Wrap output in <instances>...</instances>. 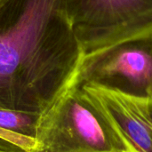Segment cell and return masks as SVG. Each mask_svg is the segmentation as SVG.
I'll list each match as a JSON object with an SVG mask.
<instances>
[{
    "label": "cell",
    "instance_id": "cell-1",
    "mask_svg": "<svg viewBox=\"0 0 152 152\" xmlns=\"http://www.w3.org/2000/svg\"><path fill=\"white\" fill-rule=\"evenodd\" d=\"M66 0H20L0 21V109L43 115L83 60Z\"/></svg>",
    "mask_w": 152,
    "mask_h": 152
},
{
    "label": "cell",
    "instance_id": "cell-2",
    "mask_svg": "<svg viewBox=\"0 0 152 152\" xmlns=\"http://www.w3.org/2000/svg\"><path fill=\"white\" fill-rule=\"evenodd\" d=\"M35 152H129L78 83L42 115Z\"/></svg>",
    "mask_w": 152,
    "mask_h": 152
},
{
    "label": "cell",
    "instance_id": "cell-3",
    "mask_svg": "<svg viewBox=\"0 0 152 152\" xmlns=\"http://www.w3.org/2000/svg\"><path fill=\"white\" fill-rule=\"evenodd\" d=\"M84 56L152 38V0H66Z\"/></svg>",
    "mask_w": 152,
    "mask_h": 152
},
{
    "label": "cell",
    "instance_id": "cell-4",
    "mask_svg": "<svg viewBox=\"0 0 152 152\" xmlns=\"http://www.w3.org/2000/svg\"><path fill=\"white\" fill-rule=\"evenodd\" d=\"M78 84H94L152 98V38L126 42L83 56Z\"/></svg>",
    "mask_w": 152,
    "mask_h": 152
},
{
    "label": "cell",
    "instance_id": "cell-5",
    "mask_svg": "<svg viewBox=\"0 0 152 152\" xmlns=\"http://www.w3.org/2000/svg\"><path fill=\"white\" fill-rule=\"evenodd\" d=\"M94 99L129 152H152V98L79 84Z\"/></svg>",
    "mask_w": 152,
    "mask_h": 152
},
{
    "label": "cell",
    "instance_id": "cell-6",
    "mask_svg": "<svg viewBox=\"0 0 152 152\" xmlns=\"http://www.w3.org/2000/svg\"><path fill=\"white\" fill-rule=\"evenodd\" d=\"M42 115L0 109V151L35 152Z\"/></svg>",
    "mask_w": 152,
    "mask_h": 152
},
{
    "label": "cell",
    "instance_id": "cell-7",
    "mask_svg": "<svg viewBox=\"0 0 152 152\" xmlns=\"http://www.w3.org/2000/svg\"><path fill=\"white\" fill-rule=\"evenodd\" d=\"M19 1L20 0H0V20L8 14L12 6Z\"/></svg>",
    "mask_w": 152,
    "mask_h": 152
},
{
    "label": "cell",
    "instance_id": "cell-8",
    "mask_svg": "<svg viewBox=\"0 0 152 152\" xmlns=\"http://www.w3.org/2000/svg\"><path fill=\"white\" fill-rule=\"evenodd\" d=\"M0 152H2V151H0Z\"/></svg>",
    "mask_w": 152,
    "mask_h": 152
}]
</instances>
